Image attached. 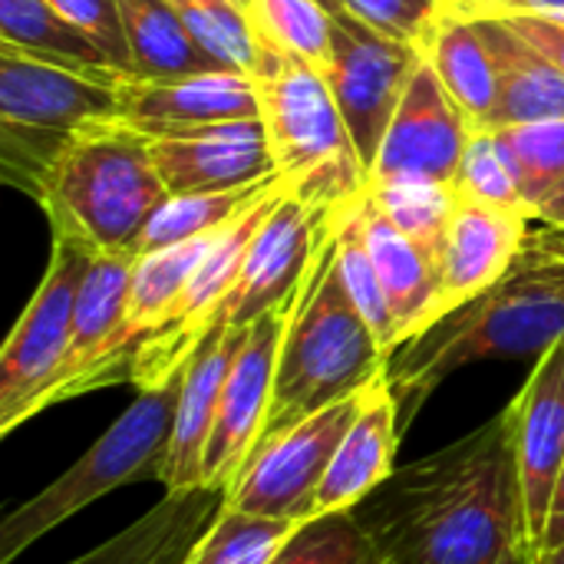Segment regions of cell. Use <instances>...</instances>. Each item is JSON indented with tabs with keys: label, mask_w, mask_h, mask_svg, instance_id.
<instances>
[{
	"label": "cell",
	"mask_w": 564,
	"mask_h": 564,
	"mask_svg": "<svg viewBox=\"0 0 564 564\" xmlns=\"http://www.w3.org/2000/svg\"><path fill=\"white\" fill-rule=\"evenodd\" d=\"M380 564H532L512 423L393 469L354 512Z\"/></svg>",
	"instance_id": "6da1fadb"
},
{
	"label": "cell",
	"mask_w": 564,
	"mask_h": 564,
	"mask_svg": "<svg viewBox=\"0 0 564 564\" xmlns=\"http://www.w3.org/2000/svg\"><path fill=\"white\" fill-rule=\"evenodd\" d=\"M564 340V228L529 235L502 281L397 347L387 377L406 433L423 403L463 367L542 357Z\"/></svg>",
	"instance_id": "7a4b0ae2"
},
{
	"label": "cell",
	"mask_w": 564,
	"mask_h": 564,
	"mask_svg": "<svg viewBox=\"0 0 564 564\" xmlns=\"http://www.w3.org/2000/svg\"><path fill=\"white\" fill-rule=\"evenodd\" d=\"M165 198L169 188L152 162L149 135L102 119L66 139L33 202L43 208L53 241H73L86 254H139Z\"/></svg>",
	"instance_id": "3957f363"
},
{
	"label": "cell",
	"mask_w": 564,
	"mask_h": 564,
	"mask_svg": "<svg viewBox=\"0 0 564 564\" xmlns=\"http://www.w3.org/2000/svg\"><path fill=\"white\" fill-rule=\"evenodd\" d=\"M387 367L390 354L357 311L337 268L334 235L327 231L284 330L274 400L261 440L347 400L383 377Z\"/></svg>",
	"instance_id": "277c9868"
},
{
	"label": "cell",
	"mask_w": 564,
	"mask_h": 564,
	"mask_svg": "<svg viewBox=\"0 0 564 564\" xmlns=\"http://www.w3.org/2000/svg\"><path fill=\"white\" fill-rule=\"evenodd\" d=\"M251 79L278 175L291 195L324 212L357 198L370 178L324 73L258 33Z\"/></svg>",
	"instance_id": "5b68a950"
},
{
	"label": "cell",
	"mask_w": 564,
	"mask_h": 564,
	"mask_svg": "<svg viewBox=\"0 0 564 564\" xmlns=\"http://www.w3.org/2000/svg\"><path fill=\"white\" fill-rule=\"evenodd\" d=\"M182 380L185 370L162 387L139 390L135 403L59 479L3 519L0 564L13 562L50 529L63 525L96 499L132 482H162L172 453Z\"/></svg>",
	"instance_id": "8992f818"
},
{
	"label": "cell",
	"mask_w": 564,
	"mask_h": 564,
	"mask_svg": "<svg viewBox=\"0 0 564 564\" xmlns=\"http://www.w3.org/2000/svg\"><path fill=\"white\" fill-rule=\"evenodd\" d=\"M284 192H288V185L281 178L212 238L205 258L198 261L185 291L178 294L165 324L152 337H145L132 354L129 380L139 390L162 387L165 380L182 373L188 367V360L195 357V350L218 330V314L245 271L254 235L264 225V218L274 212V205L281 202Z\"/></svg>",
	"instance_id": "52a82bcc"
},
{
	"label": "cell",
	"mask_w": 564,
	"mask_h": 564,
	"mask_svg": "<svg viewBox=\"0 0 564 564\" xmlns=\"http://www.w3.org/2000/svg\"><path fill=\"white\" fill-rule=\"evenodd\" d=\"M367 387L261 440L228 486L225 506L301 525L317 519L321 482L364 406Z\"/></svg>",
	"instance_id": "ba28073f"
},
{
	"label": "cell",
	"mask_w": 564,
	"mask_h": 564,
	"mask_svg": "<svg viewBox=\"0 0 564 564\" xmlns=\"http://www.w3.org/2000/svg\"><path fill=\"white\" fill-rule=\"evenodd\" d=\"M89 258L73 241H53L50 264L0 350V433L40 413V400L69 350L76 294Z\"/></svg>",
	"instance_id": "9c48e42d"
},
{
	"label": "cell",
	"mask_w": 564,
	"mask_h": 564,
	"mask_svg": "<svg viewBox=\"0 0 564 564\" xmlns=\"http://www.w3.org/2000/svg\"><path fill=\"white\" fill-rule=\"evenodd\" d=\"M420 59L416 46L383 36L347 10L334 17L330 56L321 73L340 106L367 178Z\"/></svg>",
	"instance_id": "30bf717a"
},
{
	"label": "cell",
	"mask_w": 564,
	"mask_h": 564,
	"mask_svg": "<svg viewBox=\"0 0 564 564\" xmlns=\"http://www.w3.org/2000/svg\"><path fill=\"white\" fill-rule=\"evenodd\" d=\"M301 294V291H297ZM297 294L261 314L254 324L245 327L241 347L231 360L221 400H218V416L205 446L202 459V486L215 492H228L248 456L264 436V423L271 413L274 400V377H278V357L284 344V330L294 311Z\"/></svg>",
	"instance_id": "8fae6325"
},
{
	"label": "cell",
	"mask_w": 564,
	"mask_h": 564,
	"mask_svg": "<svg viewBox=\"0 0 564 564\" xmlns=\"http://www.w3.org/2000/svg\"><path fill=\"white\" fill-rule=\"evenodd\" d=\"M330 218L334 212L314 208L288 188L258 228L245 271L218 314V327H248L261 314L288 304L304 288L330 231Z\"/></svg>",
	"instance_id": "7c38bea8"
},
{
	"label": "cell",
	"mask_w": 564,
	"mask_h": 564,
	"mask_svg": "<svg viewBox=\"0 0 564 564\" xmlns=\"http://www.w3.org/2000/svg\"><path fill=\"white\" fill-rule=\"evenodd\" d=\"M473 132L476 126L469 122V116L446 93L433 66L420 59L370 169V185H387L400 178L453 185Z\"/></svg>",
	"instance_id": "4fadbf2b"
},
{
	"label": "cell",
	"mask_w": 564,
	"mask_h": 564,
	"mask_svg": "<svg viewBox=\"0 0 564 564\" xmlns=\"http://www.w3.org/2000/svg\"><path fill=\"white\" fill-rule=\"evenodd\" d=\"M119 76L102 79L13 50H0V126L43 135H73L83 126L116 119Z\"/></svg>",
	"instance_id": "5bb4252c"
},
{
	"label": "cell",
	"mask_w": 564,
	"mask_h": 564,
	"mask_svg": "<svg viewBox=\"0 0 564 564\" xmlns=\"http://www.w3.org/2000/svg\"><path fill=\"white\" fill-rule=\"evenodd\" d=\"M116 119L149 139L185 135L205 126L258 119V89L245 69H215L178 79H142L122 73L116 83Z\"/></svg>",
	"instance_id": "9a60e30c"
},
{
	"label": "cell",
	"mask_w": 564,
	"mask_h": 564,
	"mask_svg": "<svg viewBox=\"0 0 564 564\" xmlns=\"http://www.w3.org/2000/svg\"><path fill=\"white\" fill-rule=\"evenodd\" d=\"M506 413L512 423L529 539L539 552L564 466V340L535 360L525 387Z\"/></svg>",
	"instance_id": "2e32d148"
},
{
	"label": "cell",
	"mask_w": 564,
	"mask_h": 564,
	"mask_svg": "<svg viewBox=\"0 0 564 564\" xmlns=\"http://www.w3.org/2000/svg\"><path fill=\"white\" fill-rule=\"evenodd\" d=\"M149 149L169 195L231 192L278 175L261 116L149 139Z\"/></svg>",
	"instance_id": "e0dca14e"
},
{
	"label": "cell",
	"mask_w": 564,
	"mask_h": 564,
	"mask_svg": "<svg viewBox=\"0 0 564 564\" xmlns=\"http://www.w3.org/2000/svg\"><path fill=\"white\" fill-rule=\"evenodd\" d=\"M532 215L525 208H502L456 198L453 218L440 245V301L436 321L469 304L509 274L529 241Z\"/></svg>",
	"instance_id": "ac0fdd59"
},
{
	"label": "cell",
	"mask_w": 564,
	"mask_h": 564,
	"mask_svg": "<svg viewBox=\"0 0 564 564\" xmlns=\"http://www.w3.org/2000/svg\"><path fill=\"white\" fill-rule=\"evenodd\" d=\"M139 254L132 251H112V254H93L89 268L83 274L79 294H76V314H73V337L66 360L59 373L53 377L50 390L40 400V410H50L53 403L93 393L106 387V367L126 317V297L129 281Z\"/></svg>",
	"instance_id": "d6986e66"
},
{
	"label": "cell",
	"mask_w": 564,
	"mask_h": 564,
	"mask_svg": "<svg viewBox=\"0 0 564 564\" xmlns=\"http://www.w3.org/2000/svg\"><path fill=\"white\" fill-rule=\"evenodd\" d=\"M400 436V406L390 390V377L383 373L367 387L364 406L321 482L317 519L354 512L380 482H387L397 469Z\"/></svg>",
	"instance_id": "ffe728a7"
},
{
	"label": "cell",
	"mask_w": 564,
	"mask_h": 564,
	"mask_svg": "<svg viewBox=\"0 0 564 564\" xmlns=\"http://www.w3.org/2000/svg\"><path fill=\"white\" fill-rule=\"evenodd\" d=\"M367 248L373 254L380 284L387 291L390 311L397 317L400 347L436 324V301H440V258L433 248L406 235L370 195L360 198Z\"/></svg>",
	"instance_id": "44dd1931"
},
{
	"label": "cell",
	"mask_w": 564,
	"mask_h": 564,
	"mask_svg": "<svg viewBox=\"0 0 564 564\" xmlns=\"http://www.w3.org/2000/svg\"><path fill=\"white\" fill-rule=\"evenodd\" d=\"M245 327H218L188 360L182 393H178V413H175V433H172V453L165 463L162 486L169 492H188L202 489V459L205 446L218 416V400L231 370V360L241 347Z\"/></svg>",
	"instance_id": "7402d4cb"
},
{
	"label": "cell",
	"mask_w": 564,
	"mask_h": 564,
	"mask_svg": "<svg viewBox=\"0 0 564 564\" xmlns=\"http://www.w3.org/2000/svg\"><path fill=\"white\" fill-rule=\"evenodd\" d=\"M499 79V102L486 129L564 119V73L502 17L476 20Z\"/></svg>",
	"instance_id": "603a6c76"
},
{
	"label": "cell",
	"mask_w": 564,
	"mask_h": 564,
	"mask_svg": "<svg viewBox=\"0 0 564 564\" xmlns=\"http://www.w3.org/2000/svg\"><path fill=\"white\" fill-rule=\"evenodd\" d=\"M221 506L225 492L205 486L188 492H165V499L139 522L73 564H185Z\"/></svg>",
	"instance_id": "cb8c5ba5"
},
{
	"label": "cell",
	"mask_w": 564,
	"mask_h": 564,
	"mask_svg": "<svg viewBox=\"0 0 564 564\" xmlns=\"http://www.w3.org/2000/svg\"><path fill=\"white\" fill-rule=\"evenodd\" d=\"M420 53L456 99V106L469 116V122L486 129L499 102V79L476 20L443 10Z\"/></svg>",
	"instance_id": "d4e9b609"
},
{
	"label": "cell",
	"mask_w": 564,
	"mask_h": 564,
	"mask_svg": "<svg viewBox=\"0 0 564 564\" xmlns=\"http://www.w3.org/2000/svg\"><path fill=\"white\" fill-rule=\"evenodd\" d=\"M119 17L132 53V76L178 79L231 69L195 40L169 0H119Z\"/></svg>",
	"instance_id": "484cf974"
},
{
	"label": "cell",
	"mask_w": 564,
	"mask_h": 564,
	"mask_svg": "<svg viewBox=\"0 0 564 564\" xmlns=\"http://www.w3.org/2000/svg\"><path fill=\"white\" fill-rule=\"evenodd\" d=\"M0 50H13L102 79L119 76L102 50L50 0H0Z\"/></svg>",
	"instance_id": "4316f807"
},
{
	"label": "cell",
	"mask_w": 564,
	"mask_h": 564,
	"mask_svg": "<svg viewBox=\"0 0 564 564\" xmlns=\"http://www.w3.org/2000/svg\"><path fill=\"white\" fill-rule=\"evenodd\" d=\"M367 192V188H364ZM350 198L347 205H340L330 218V235H334V251H337V268L340 278L357 304V311L364 314V321L370 324V330L377 334L380 347L393 357L400 347V330H397V317L390 311L387 291L380 284L373 254L367 248V231H364V212H360V198Z\"/></svg>",
	"instance_id": "83f0119b"
},
{
	"label": "cell",
	"mask_w": 564,
	"mask_h": 564,
	"mask_svg": "<svg viewBox=\"0 0 564 564\" xmlns=\"http://www.w3.org/2000/svg\"><path fill=\"white\" fill-rule=\"evenodd\" d=\"M278 182H281V175H271V178H264L258 185H245V188H231V192L169 195L165 205L152 215V221H149L142 241H139V254H149V251H159V248H172V245H182V241L221 231L261 192H268Z\"/></svg>",
	"instance_id": "f1b7e54d"
},
{
	"label": "cell",
	"mask_w": 564,
	"mask_h": 564,
	"mask_svg": "<svg viewBox=\"0 0 564 564\" xmlns=\"http://www.w3.org/2000/svg\"><path fill=\"white\" fill-rule=\"evenodd\" d=\"M301 522L251 516L221 506L208 532L195 542L185 564H274Z\"/></svg>",
	"instance_id": "f546056e"
},
{
	"label": "cell",
	"mask_w": 564,
	"mask_h": 564,
	"mask_svg": "<svg viewBox=\"0 0 564 564\" xmlns=\"http://www.w3.org/2000/svg\"><path fill=\"white\" fill-rule=\"evenodd\" d=\"M492 132L506 165L512 169L519 195L535 218L539 202L564 178V119L506 126Z\"/></svg>",
	"instance_id": "4dcf8cb0"
},
{
	"label": "cell",
	"mask_w": 564,
	"mask_h": 564,
	"mask_svg": "<svg viewBox=\"0 0 564 564\" xmlns=\"http://www.w3.org/2000/svg\"><path fill=\"white\" fill-rule=\"evenodd\" d=\"M248 17L254 23V33L274 40L281 50L301 56L317 69L327 63L334 13L321 0H251Z\"/></svg>",
	"instance_id": "1f68e13d"
},
{
	"label": "cell",
	"mask_w": 564,
	"mask_h": 564,
	"mask_svg": "<svg viewBox=\"0 0 564 564\" xmlns=\"http://www.w3.org/2000/svg\"><path fill=\"white\" fill-rule=\"evenodd\" d=\"M373 202L416 241H423L426 248L436 251L440 258V245L446 235V225L453 218L456 208V192L453 185H440V182H426V178H400V182H387V185H367Z\"/></svg>",
	"instance_id": "d6a6232c"
},
{
	"label": "cell",
	"mask_w": 564,
	"mask_h": 564,
	"mask_svg": "<svg viewBox=\"0 0 564 564\" xmlns=\"http://www.w3.org/2000/svg\"><path fill=\"white\" fill-rule=\"evenodd\" d=\"M274 564H380L350 512L311 519L284 545Z\"/></svg>",
	"instance_id": "836d02e7"
},
{
	"label": "cell",
	"mask_w": 564,
	"mask_h": 564,
	"mask_svg": "<svg viewBox=\"0 0 564 564\" xmlns=\"http://www.w3.org/2000/svg\"><path fill=\"white\" fill-rule=\"evenodd\" d=\"M453 192H456V198H466V202L525 208V202L519 195V185L512 178V169L506 165L492 129H476L473 132V139L466 145V155L459 162V172L453 178Z\"/></svg>",
	"instance_id": "e575fe53"
},
{
	"label": "cell",
	"mask_w": 564,
	"mask_h": 564,
	"mask_svg": "<svg viewBox=\"0 0 564 564\" xmlns=\"http://www.w3.org/2000/svg\"><path fill=\"white\" fill-rule=\"evenodd\" d=\"M340 7L383 36L410 43L416 50H423L440 13L446 10L443 0H340Z\"/></svg>",
	"instance_id": "d590c367"
},
{
	"label": "cell",
	"mask_w": 564,
	"mask_h": 564,
	"mask_svg": "<svg viewBox=\"0 0 564 564\" xmlns=\"http://www.w3.org/2000/svg\"><path fill=\"white\" fill-rule=\"evenodd\" d=\"M50 3L102 50L112 69L132 73V53L126 43L119 0H50Z\"/></svg>",
	"instance_id": "8d00e7d4"
},
{
	"label": "cell",
	"mask_w": 564,
	"mask_h": 564,
	"mask_svg": "<svg viewBox=\"0 0 564 564\" xmlns=\"http://www.w3.org/2000/svg\"><path fill=\"white\" fill-rule=\"evenodd\" d=\"M519 36H525L545 59H552L564 73V20L552 13H516L502 17Z\"/></svg>",
	"instance_id": "74e56055"
},
{
	"label": "cell",
	"mask_w": 564,
	"mask_h": 564,
	"mask_svg": "<svg viewBox=\"0 0 564 564\" xmlns=\"http://www.w3.org/2000/svg\"><path fill=\"white\" fill-rule=\"evenodd\" d=\"M446 10L479 20V17H516V13H558L564 0H443Z\"/></svg>",
	"instance_id": "f35d334b"
},
{
	"label": "cell",
	"mask_w": 564,
	"mask_h": 564,
	"mask_svg": "<svg viewBox=\"0 0 564 564\" xmlns=\"http://www.w3.org/2000/svg\"><path fill=\"white\" fill-rule=\"evenodd\" d=\"M558 545H564V466H562V476H558V486H555V499H552L549 525H545V535H542V545H539V552H535V555L555 552Z\"/></svg>",
	"instance_id": "ab89813d"
},
{
	"label": "cell",
	"mask_w": 564,
	"mask_h": 564,
	"mask_svg": "<svg viewBox=\"0 0 564 564\" xmlns=\"http://www.w3.org/2000/svg\"><path fill=\"white\" fill-rule=\"evenodd\" d=\"M535 218L545 221L549 228H564V178L539 202L535 208Z\"/></svg>",
	"instance_id": "60d3db41"
},
{
	"label": "cell",
	"mask_w": 564,
	"mask_h": 564,
	"mask_svg": "<svg viewBox=\"0 0 564 564\" xmlns=\"http://www.w3.org/2000/svg\"><path fill=\"white\" fill-rule=\"evenodd\" d=\"M539 564H564V545H558L555 552H545V555H535Z\"/></svg>",
	"instance_id": "b9f144b4"
},
{
	"label": "cell",
	"mask_w": 564,
	"mask_h": 564,
	"mask_svg": "<svg viewBox=\"0 0 564 564\" xmlns=\"http://www.w3.org/2000/svg\"><path fill=\"white\" fill-rule=\"evenodd\" d=\"M321 3H324V7H327V10H330L334 17H337V13H344V7H340V0H321Z\"/></svg>",
	"instance_id": "7bdbcfd3"
},
{
	"label": "cell",
	"mask_w": 564,
	"mask_h": 564,
	"mask_svg": "<svg viewBox=\"0 0 564 564\" xmlns=\"http://www.w3.org/2000/svg\"><path fill=\"white\" fill-rule=\"evenodd\" d=\"M231 3H238V7H245V0H231ZM248 10V7H245Z\"/></svg>",
	"instance_id": "ee69618b"
},
{
	"label": "cell",
	"mask_w": 564,
	"mask_h": 564,
	"mask_svg": "<svg viewBox=\"0 0 564 564\" xmlns=\"http://www.w3.org/2000/svg\"><path fill=\"white\" fill-rule=\"evenodd\" d=\"M552 17H562V20H564V10H558V13H552Z\"/></svg>",
	"instance_id": "f6af8a7d"
},
{
	"label": "cell",
	"mask_w": 564,
	"mask_h": 564,
	"mask_svg": "<svg viewBox=\"0 0 564 564\" xmlns=\"http://www.w3.org/2000/svg\"><path fill=\"white\" fill-rule=\"evenodd\" d=\"M245 7H251V0H245Z\"/></svg>",
	"instance_id": "bcb514c9"
},
{
	"label": "cell",
	"mask_w": 564,
	"mask_h": 564,
	"mask_svg": "<svg viewBox=\"0 0 564 564\" xmlns=\"http://www.w3.org/2000/svg\"><path fill=\"white\" fill-rule=\"evenodd\" d=\"M532 564H539V558H532Z\"/></svg>",
	"instance_id": "7dc6e473"
}]
</instances>
